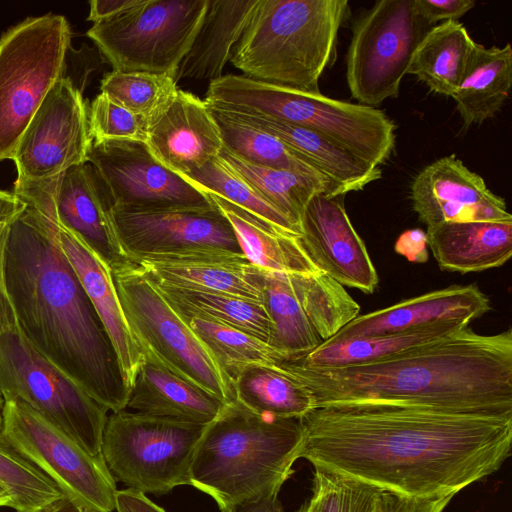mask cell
<instances>
[{"instance_id":"24","label":"cell","mask_w":512,"mask_h":512,"mask_svg":"<svg viewBox=\"0 0 512 512\" xmlns=\"http://www.w3.org/2000/svg\"><path fill=\"white\" fill-rule=\"evenodd\" d=\"M225 113L279 139L326 176L335 186L338 196L362 190L382 177L379 167L312 130L261 115Z\"/></svg>"},{"instance_id":"41","label":"cell","mask_w":512,"mask_h":512,"mask_svg":"<svg viewBox=\"0 0 512 512\" xmlns=\"http://www.w3.org/2000/svg\"><path fill=\"white\" fill-rule=\"evenodd\" d=\"M384 491L338 473L314 468L313 512H381Z\"/></svg>"},{"instance_id":"11","label":"cell","mask_w":512,"mask_h":512,"mask_svg":"<svg viewBox=\"0 0 512 512\" xmlns=\"http://www.w3.org/2000/svg\"><path fill=\"white\" fill-rule=\"evenodd\" d=\"M207 5L208 0H140L121 14L94 23L86 35L113 71L175 78Z\"/></svg>"},{"instance_id":"16","label":"cell","mask_w":512,"mask_h":512,"mask_svg":"<svg viewBox=\"0 0 512 512\" xmlns=\"http://www.w3.org/2000/svg\"><path fill=\"white\" fill-rule=\"evenodd\" d=\"M92 142L82 91L64 75L52 86L19 141L13 158L17 181L52 178L87 163Z\"/></svg>"},{"instance_id":"44","label":"cell","mask_w":512,"mask_h":512,"mask_svg":"<svg viewBox=\"0 0 512 512\" xmlns=\"http://www.w3.org/2000/svg\"><path fill=\"white\" fill-rule=\"evenodd\" d=\"M452 498L419 499L384 491L381 512H443Z\"/></svg>"},{"instance_id":"6","label":"cell","mask_w":512,"mask_h":512,"mask_svg":"<svg viewBox=\"0 0 512 512\" xmlns=\"http://www.w3.org/2000/svg\"><path fill=\"white\" fill-rule=\"evenodd\" d=\"M204 102L224 112L261 115L307 128L376 167L395 149L396 125L383 111L321 93L226 74L209 82Z\"/></svg>"},{"instance_id":"1","label":"cell","mask_w":512,"mask_h":512,"mask_svg":"<svg viewBox=\"0 0 512 512\" xmlns=\"http://www.w3.org/2000/svg\"><path fill=\"white\" fill-rule=\"evenodd\" d=\"M300 458L401 496L454 497L511 454L512 415L391 405L317 407L302 418Z\"/></svg>"},{"instance_id":"29","label":"cell","mask_w":512,"mask_h":512,"mask_svg":"<svg viewBox=\"0 0 512 512\" xmlns=\"http://www.w3.org/2000/svg\"><path fill=\"white\" fill-rule=\"evenodd\" d=\"M512 86V48L474 44L466 75L452 98L463 129L493 118L504 106Z\"/></svg>"},{"instance_id":"23","label":"cell","mask_w":512,"mask_h":512,"mask_svg":"<svg viewBox=\"0 0 512 512\" xmlns=\"http://www.w3.org/2000/svg\"><path fill=\"white\" fill-rule=\"evenodd\" d=\"M41 216L97 311L114 345L125 381L130 389L143 359V352L133 338L124 317L111 268L75 234Z\"/></svg>"},{"instance_id":"34","label":"cell","mask_w":512,"mask_h":512,"mask_svg":"<svg viewBox=\"0 0 512 512\" xmlns=\"http://www.w3.org/2000/svg\"><path fill=\"white\" fill-rule=\"evenodd\" d=\"M262 302L272 324L269 345L295 361L323 343L302 308L290 274L263 270Z\"/></svg>"},{"instance_id":"27","label":"cell","mask_w":512,"mask_h":512,"mask_svg":"<svg viewBox=\"0 0 512 512\" xmlns=\"http://www.w3.org/2000/svg\"><path fill=\"white\" fill-rule=\"evenodd\" d=\"M231 224L242 254L255 267L287 274H317L300 242V236L287 232L266 220L212 193H207Z\"/></svg>"},{"instance_id":"17","label":"cell","mask_w":512,"mask_h":512,"mask_svg":"<svg viewBox=\"0 0 512 512\" xmlns=\"http://www.w3.org/2000/svg\"><path fill=\"white\" fill-rule=\"evenodd\" d=\"M111 215L118 240L130 260L191 252L242 254L231 224L216 206L209 210L141 212L112 207Z\"/></svg>"},{"instance_id":"5","label":"cell","mask_w":512,"mask_h":512,"mask_svg":"<svg viewBox=\"0 0 512 512\" xmlns=\"http://www.w3.org/2000/svg\"><path fill=\"white\" fill-rule=\"evenodd\" d=\"M349 15L346 0H258L230 62L247 78L321 93L319 80L337 59Z\"/></svg>"},{"instance_id":"2","label":"cell","mask_w":512,"mask_h":512,"mask_svg":"<svg viewBox=\"0 0 512 512\" xmlns=\"http://www.w3.org/2000/svg\"><path fill=\"white\" fill-rule=\"evenodd\" d=\"M280 365L303 383L316 408L391 404L454 413L512 415V331L469 326L376 362L349 367Z\"/></svg>"},{"instance_id":"12","label":"cell","mask_w":512,"mask_h":512,"mask_svg":"<svg viewBox=\"0 0 512 512\" xmlns=\"http://www.w3.org/2000/svg\"><path fill=\"white\" fill-rule=\"evenodd\" d=\"M0 432L66 497L91 512H113L116 480L105 460L17 398L3 400Z\"/></svg>"},{"instance_id":"19","label":"cell","mask_w":512,"mask_h":512,"mask_svg":"<svg viewBox=\"0 0 512 512\" xmlns=\"http://www.w3.org/2000/svg\"><path fill=\"white\" fill-rule=\"evenodd\" d=\"M410 191L413 210L427 227L443 222L512 220L505 200L454 154L424 167Z\"/></svg>"},{"instance_id":"25","label":"cell","mask_w":512,"mask_h":512,"mask_svg":"<svg viewBox=\"0 0 512 512\" xmlns=\"http://www.w3.org/2000/svg\"><path fill=\"white\" fill-rule=\"evenodd\" d=\"M427 245L442 270L479 272L512 255V220L443 222L427 227Z\"/></svg>"},{"instance_id":"10","label":"cell","mask_w":512,"mask_h":512,"mask_svg":"<svg viewBox=\"0 0 512 512\" xmlns=\"http://www.w3.org/2000/svg\"><path fill=\"white\" fill-rule=\"evenodd\" d=\"M0 395L23 401L88 452L101 454L108 410L35 350L17 320L0 325Z\"/></svg>"},{"instance_id":"40","label":"cell","mask_w":512,"mask_h":512,"mask_svg":"<svg viewBox=\"0 0 512 512\" xmlns=\"http://www.w3.org/2000/svg\"><path fill=\"white\" fill-rule=\"evenodd\" d=\"M205 193H212L292 234L300 231L276 208L264 200L247 182L214 158L186 177Z\"/></svg>"},{"instance_id":"43","label":"cell","mask_w":512,"mask_h":512,"mask_svg":"<svg viewBox=\"0 0 512 512\" xmlns=\"http://www.w3.org/2000/svg\"><path fill=\"white\" fill-rule=\"evenodd\" d=\"M474 6L473 0H414L415 11L426 25L457 21Z\"/></svg>"},{"instance_id":"45","label":"cell","mask_w":512,"mask_h":512,"mask_svg":"<svg viewBox=\"0 0 512 512\" xmlns=\"http://www.w3.org/2000/svg\"><path fill=\"white\" fill-rule=\"evenodd\" d=\"M395 250L411 262L427 261V237L420 229L407 230L396 241Z\"/></svg>"},{"instance_id":"31","label":"cell","mask_w":512,"mask_h":512,"mask_svg":"<svg viewBox=\"0 0 512 512\" xmlns=\"http://www.w3.org/2000/svg\"><path fill=\"white\" fill-rule=\"evenodd\" d=\"M451 321L402 333L328 339L296 362L308 368L359 366L379 361L413 347L432 342L469 326Z\"/></svg>"},{"instance_id":"46","label":"cell","mask_w":512,"mask_h":512,"mask_svg":"<svg viewBox=\"0 0 512 512\" xmlns=\"http://www.w3.org/2000/svg\"><path fill=\"white\" fill-rule=\"evenodd\" d=\"M115 510L117 512H166L146 494L130 488L117 491Z\"/></svg>"},{"instance_id":"30","label":"cell","mask_w":512,"mask_h":512,"mask_svg":"<svg viewBox=\"0 0 512 512\" xmlns=\"http://www.w3.org/2000/svg\"><path fill=\"white\" fill-rule=\"evenodd\" d=\"M235 400L251 411L302 419L316 408L308 388L279 364H247L227 370Z\"/></svg>"},{"instance_id":"8","label":"cell","mask_w":512,"mask_h":512,"mask_svg":"<svg viewBox=\"0 0 512 512\" xmlns=\"http://www.w3.org/2000/svg\"><path fill=\"white\" fill-rule=\"evenodd\" d=\"M71 28L63 15L29 17L0 38V161L13 160L29 122L65 74Z\"/></svg>"},{"instance_id":"49","label":"cell","mask_w":512,"mask_h":512,"mask_svg":"<svg viewBox=\"0 0 512 512\" xmlns=\"http://www.w3.org/2000/svg\"><path fill=\"white\" fill-rule=\"evenodd\" d=\"M231 512H284V509L277 495L241 505Z\"/></svg>"},{"instance_id":"48","label":"cell","mask_w":512,"mask_h":512,"mask_svg":"<svg viewBox=\"0 0 512 512\" xmlns=\"http://www.w3.org/2000/svg\"><path fill=\"white\" fill-rule=\"evenodd\" d=\"M26 207L13 192L0 190V223L13 222Z\"/></svg>"},{"instance_id":"28","label":"cell","mask_w":512,"mask_h":512,"mask_svg":"<svg viewBox=\"0 0 512 512\" xmlns=\"http://www.w3.org/2000/svg\"><path fill=\"white\" fill-rule=\"evenodd\" d=\"M258 0H208L207 10L193 43L181 61L176 82L215 80L230 60Z\"/></svg>"},{"instance_id":"38","label":"cell","mask_w":512,"mask_h":512,"mask_svg":"<svg viewBox=\"0 0 512 512\" xmlns=\"http://www.w3.org/2000/svg\"><path fill=\"white\" fill-rule=\"evenodd\" d=\"M178 89L175 78L167 74L113 70L104 75L100 85L101 93L144 117L149 125L169 106Z\"/></svg>"},{"instance_id":"3","label":"cell","mask_w":512,"mask_h":512,"mask_svg":"<svg viewBox=\"0 0 512 512\" xmlns=\"http://www.w3.org/2000/svg\"><path fill=\"white\" fill-rule=\"evenodd\" d=\"M5 271L29 343L108 411L124 410L129 387L114 345L42 216L28 206L10 224Z\"/></svg>"},{"instance_id":"33","label":"cell","mask_w":512,"mask_h":512,"mask_svg":"<svg viewBox=\"0 0 512 512\" xmlns=\"http://www.w3.org/2000/svg\"><path fill=\"white\" fill-rule=\"evenodd\" d=\"M153 283L181 317L206 318L239 329L269 344L273 324L262 301Z\"/></svg>"},{"instance_id":"14","label":"cell","mask_w":512,"mask_h":512,"mask_svg":"<svg viewBox=\"0 0 512 512\" xmlns=\"http://www.w3.org/2000/svg\"><path fill=\"white\" fill-rule=\"evenodd\" d=\"M13 193L28 207L79 237L111 270L131 261L113 225L110 195L89 162L44 180H16Z\"/></svg>"},{"instance_id":"39","label":"cell","mask_w":512,"mask_h":512,"mask_svg":"<svg viewBox=\"0 0 512 512\" xmlns=\"http://www.w3.org/2000/svg\"><path fill=\"white\" fill-rule=\"evenodd\" d=\"M226 370L247 364H279L286 357L267 342L231 326L197 316L182 317Z\"/></svg>"},{"instance_id":"53","label":"cell","mask_w":512,"mask_h":512,"mask_svg":"<svg viewBox=\"0 0 512 512\" xmlns=\"http://www.w3.org/2000/svg\"><path fill=\"white\" fill-rule=\"evenodd\" d=\"M2 407H3V399L0 395V430H1V426H2Z\"/></svg>"},{"instance_id":"42","label":"cell","mask_w":512,"mask_h":512,"mask_svg":"<svg viewBox=\"0 0 512 512\" xmlns=\"http://www.w3.org/2000/svg\"><path fill=\"white\" fill-rule=\"evenodd\" d=\"M89 126L93 141L133 140L146 143L149 121L114 103L104 93L92 101Z\"/></svg>"},{"instance_id":"26","label":"cell","mask_w":512,"mask_h":512,"mask_svg":"<svg viewBox=\"0 0 512 512\" xmlns=\"http://www.w3.org/2000/svg\"><path fill=\"white\" fill-rule=\"evenodd\" d=\"M225 404L143 354L125 409L207 425Z\"/></svg>"},{"instance_id":"20","label":"cell","mask_w":512,"mask_h":512,"mask_svg":"<svg viewBox=\"0 0 512 512\" xmlns=\"http://www.w3.org/2000/svg\"><path fill=\"white\" fill-rule=\"evenodd\" d=\"M146 145L162 165L184 178L218 157L223 141L204 100L178 89L150 123Z\"/></svg>"},{"instance_id":"52","label":"cell","mask_w":512,"mask_h":512,"mask_svg":"<svg viewBox=\"0 0 512 512\" xmlns=\"http://www.w3.org/2000/svg\"><path fill=\"white\" fill-rule=\"evenodd\" d=\"M296 512H313L310 501H306Z\"/></svg>"},{"instance_id":"7","label":"cell","mask_w":512,"mask_h":512,"mask_svg":"<svg viewBox=\"0 0 512 512\" xmlns=\"http://www.w3.org/2000/svg\"><path fill=\"white\" fill-rule=\"evenodd\" d=\"M131 334L144 355L224 403L235 400L231 378L144 271L130 261L112 270Z\"/></svg>"},{"instance_id":"21","label":"cell","mask_w":512,"mask_h":512,"mask_svg":"<svg viewBox=\"0 0 512 512\" xmlns=\"http://www.w3.org/2000/svg\"><path fill=\"white\" fill-rule=\"evenodd\" d=\"M490 309L488 296L476 284L452 285L357 316L331 338L402 333L451 321L471 323Z\"/></svg>"},{"instance_id":"32","label":"cell","mask_w":512,"mask_h":512,"mask_svg":"<svg viewBox=\"0 0 512 512\" xmlns=\"http://www.w3.org/2000/svg\"><path fill=\"white\" fill-rule=\"evenodd\" d=\"M474 44L462 23L444 21L424 33L407 74L432 92L452 97L466 75Z\"/></svg>"},{"instance_id":"50","label":"cell","mask_w":512,"mask_h":512,"mask_svg":"<svg viewBox=\"0 0 512 512\" xmlns=\"http://www.w3.org/2000/svg\"><path fill=\"white\" fill-rule=\"evenodd\" d=\"M44 512H91L68 497L63 498Z\"/></svg>"},{"instance_id":"47","label":"cell","mask_w":512,"mask_h":512,"mask_svg":"<svg viewBox=\"0 0 512 512\" xmlns=\"http://www.w3.org/2000/svg\"><path fill=\"white\" fill-rule=\"evenodd\" d=\"M140 0H93L90 1L88 21L94 23L111 18L136 6Z\"/></svg>"},{"instance_id":"51","label":"cell","mask_w":512,"mask_h":512,"mask_svg":"<svg viewBox=\"0 0 512 512\" xmlns=\"http://www.w3.org/2000/svg\"><path fill=\"white\" fill-rule=\"evenodd\" d=\"M11 497L6 489L0 485V507H11Z\"/></svg>"},{"instance_id":"13","label":"cell","mask_w":512,"mask_h":512,"mask_svg":"<svg viewBox=\"0 0 512 512\" xmlns=\"http://www.w3.org/2000/svg\"><path fill=\"white\" fill-rule=\"evenodd\" d=\"M424 25L414 0L377 1L354 21L346 55L352 98L375 107L398 97Z\"/></svg>"},{"instance_id":"36","label":"cell","mask_w":512,"mask_h":512,"mask_svg":"<svg viewBox=\"0 0 512 512\" xmlns=\"http://www.w3.org/2000/svg\"><path fill=\"white\" fill-rule=\"evenodd\" d=\"M208 108L219 127L225 148L249 162L307 176L325 186L330 197L338 196L335 186L326 176L279 139L223 111Z\"/></svg>"},{"instance_id":"18","label":"cell","mask_w":512,"mask_h":512,"mask_svg":"<svg viewBox=\"0 0 512 512\" xmlns=\"http://www.w3.org/2000/svg\"><path fill=\"white\" fill-rule=\"evenodd\" d=\"M316 193L300 221V242L312 263L342 286L373 293L378 275L342 200Z\"/></svg>"},{"instance_id":"37","label":"cell","mask_w":512,"mask_h":512,"mask_svg":"<svg viewBox=\"0 0 512 512\" xmlns=\"http://www.w3.org/2000/svg\"><path fill=\"white\" fill-rule=\"evenodd\" d=\"M0 485L16 512H44L65 498L54 481L19 453L0 432Z\"/></svg>"},{"instance_id":"35","label":"cell","mask_w":512,"mask_h":512,"mask_svg":"<svg viewBox=\"0 0 512 512\" xmlns=\"http://www.w3.org/2000/svg\"><path fill=\"white\" fill-rule=\"evenodd\" d=\"M218 158L299 231L301 217L311 198L316 193L329 196V190L325 186L307 176L249 162L224 146Z\"/></svg>"},{"instance_id":"9","label":"cell","mask_w":512,"mask_h":512,"mask_svg":"<svg viewBox=\"0 0 512 512\" xmlns=\"http://www.w3.org/2000/svg\"><path fill=\"white\" fill-rule=\"evenodd\" d=\"M207 425L129 410L106 421L101 454L115 480L143 494L190 485V470Z\"/></svg>"},{"instance_id":"4","label":"cell","mask_w":512,"mask_h":512,"mask_svg":"<svg viewBox=\"0 0 512 512\" xmlns=\"http://www.w3.org/2000/svg\"><path fill=\"white\" fill-rule=\"evenodd\" d=\"M304 437L302 419L226 403L200 439L190 485L212 497L221 512L277 496L294 472Z\"/></svg>"},{"instance_id":"15","label":"cell","mask_w":512,"mask_h":512,"mask_svg":"<svg viewBox=\"0 0 512 512\" xmlns=\"http://www.w3.org/2000/svg\"><path fill=\"white\" fill-rule=\"evenodd\" d=\"M88 162L102 179L113 207L126 211L209 210V195L162 165L146 143L93 141Z\"/></svg>"},{"instance_id":"22","label":"cell","mask_w":512,"mask_h":512,"mask_svg":"<svg viewBox=\"0 0 512 512\" xmlns=\"http://www.w3.org/2000/svg\"><path fill=\"white\" fill-rule=\"evenodd\" d=\"M131 261L156 283L262 301L263 270L243 254L191 252L146 255Z\"/></svg>"}]
</instances>
